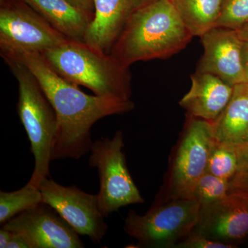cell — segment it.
Here are the masks:
<instances>
[{
    "instance_id": "obj_27",
    "label": "cell",
    "mask_w": 248,
    "mask_h": 248,
    "mask_svg": "<svg viewBox=\"0 0 248 248\" xmlns=\"http://www.w3.org/2000/svg\"><path fill=\"white\" fill-rule=\"evenodd\" d=\"M243 66L245 74L246 83L248 82V42L244 41L242 49Z\"/></svg>"
},
{
    "instance_id": "obj_13",
    "label": "cell",
    "mask_w": 248,
    "mask_h": 248,
    "mask_svg": "<svg viewBox=\"0 0 248 248\" xmlns=\"http://www.w3.org/2000/svg\"><path fill=\"white\" fill-rule=\"evenodd\" d=\"M191 79L190 91L181 99L179 105L189 115L213 122L231 100L234 86L208 73L196 71Z\"/></svg>"
},
{
    "instance_id": "obj_18",
    "label": "cell",
    "mask_w": 248,
    "mask_h": 248,
    "mask_svg": "<svg viewBox=\"0 0 248 248\" xmlns=\"http://www.w3.org/2000/svg\"><path fill=\"white\" fill-rule=\"evenodd\" d=\"M42 203L39 187L31 182L14 192H0V224Z\"/></svg>"
},
{
    "instance_id": "obj_25",
    "label": "cell",
    "mask_w": 248,
    "mask_h": 248,
    "mask_svg": "<svg viewBox=\"0 0 248 248\" xmlns=\"http://www.w3.org/2000/svg\"><path fill=\"white\" fill-rule=\"evenodd\" d=\"M6 248H31L27 239L22 234L13 232Z\"/></svg>"
},
{
    "instance_id": "obj_17",
    "label": "cell",
    "mask_w": 248,
    "mask_h": 248,
    "mask_svg": "<svg viewBox=\"0 0 248 248\" xmlns=\"http://www.w3.org/2000/svg\"><path fill=\"white\" fill-rule=\"evenodd\" d=\"M172 1L191 34L201 37L216 27L223 0H172Z\"/></svg>"
},
{
    "instance_id": "obj_30",
    "label": "cell",
    "mask_w": 248,
    "mask_h": 248,
    "mask_svg": "<svg viewBox=\"0 0 248 248\" xmlns=\"http://www.w3.org/2000/svg\"><path fill=\"white\" fill-rule=\"evenodd\" d=\"M247 83H248V82H247Z\"/></svg>"
},
{
    "instance_id": "obj_12",
    "label": "cell",
    "mask_w": 248,
    "mask_h": 248,
    "mask_svg": "<svg viewBox=\"0 0 248 248\" xmlns=\"http://www.w3.org/2000/svg\"><path fill=\"white\" fill-rule=\"evenodd\" d=\"M200 37L204 53L196 71L213 74L232 86L246 83L242 60L244 41L237 31L215 27Z\"/></svg>"
},
{
    "instance_id": "obj_15",
    "label": "cell",
    "mask_w": 248,
    "mask_h": 248,
    "mask_svg": "<svg viewBox=\"0 0 248 248\" xmlns=\"http://www.w3.org/2000/svg\"><path fill=\"white\" fill-rule=\"evenodd\" d=\"M212 124L218 143L236 148L248 143V83L235 85L231 100Z\"/></svg>"
},
{
    "instance_id": "obj_3",
    "label": "cell",
    "mask_w": 248,
    "mask_h": 248,
    "mask_svg": "<svg viewBox=\"0 0 248 248\" xmlns=\"http://www.w3.org/2000/svg\"><path fill=\"white\" fill-rule=\"evenodd\" d=\"M62 78L96 95L131 100V75L110 53L85 42L68 40L42 54Z\"/></svg>"
},
{
    "instance_id": "obj_26",
    "label": "cell",
    "mask_w": 248,
    "mask_h": 248,
    "mask_svg": "<svg viewBox=\"0 0 248 248\" xmlns=\"http://www.w3.org/2000/svg\"><path fill=\"white\" fill-rule=\"evenodd\" d=\"M71 4L86 12L94 14V0H68Z\"/></svg>"
},
{
    "instance_id": "obj_11",
    "label": "cell",
    "mask_w": 248,
    "mask_h": 248,
    "mask_svg": "<svg viewBox=\"0 0 248 248\" xmlns=\"http://www.w3.org/2000/svg\"><path fill=\"white\" fill-rule=\"evenodd\" d=\"M192 232L234 246L248 236V193L232 192L222 200L201 208Z\"/></svg>"
},
{
    "instance_id": "obj_8",
    "label": "cell",
    "mask_w": 248,
    "mask_h": 248,
    "mask_svg": "<svg viewBox=\"0 0 248 248\" xmlns=\"http://www.w3.org/2000/svg\"><path fill=\"white\" fill-rule=\"evenodd\" d=\"M215 142L212 122L190 115L171 167L166 200H192Z\"/></svg>"
},
{
    "instance_id": "obj_9",
    "label": "cell",
    "mask_w": 248,
    "mask_h": 248,
    "mask_svg": "<svg viewBox=\"0 0 248 248\" xmlns=\"http://www.w3.org/2000/svg\"><path fill=\"white\" fill-rule=\"evenodd\" d=\"M42 202L52 207L79 235L94 244L107 234L108 226L99 208L97 195L87 193L78 186L66 187L48 177L39 185Z\"/></svg>"
},
{
    "instance_id": "obj_21",
    "label": "cell",
    "mask_w": 248,
    "mask_h": 248,
    "mask_svg": "<svg viewBox=\"0 0 248 248\" xmlns=\"http://www.w3.org/2000/svg\"><path fill=\"white\" fill-rule=\"evenodd\" d=\"M248 24V0H223L216 27L239 30Z\"/></svg>"
},
{
    "instance_id": "obj_1",
    "label": "cell",
    "mask_w": 248,
    "mask_h": 248,
    "mask_svg": "<svg viewBox=\"0 0 248 248\" xmlns=\"http://www.w3.org/2000/svg\"><path fill=\"white\" fill-rule=\"evenodd\" d=\"M11 55L32 73L51 104L58 119L52 160L79 159L91 151L93 125L106 117L133 110L132 100L90 95L62 78L42 54L17 51Z\"/></svg>"
},
{
    "instance_id": "obj_2",
    "label": "cell",
    "mask_w": 248,
    "mask_h": 248,
    "mask_svg": "<svg viewBox=\"0 0 248 248\" xmlns=\"http://www.w3.org/2000/svg\"><path fill=\"white\" fill-rule=\"evenodd\" d=\"M193 35L172 0H143L132 13L110 54L126 67L169 58L185 48Z\"/></svg>"
},
{
    "instance_id": "obj_19",
    "label": "cell",
    "mask_w": 248,
    "mask_h": 248,
    "mask_svg": "<svg viewBox=\"0 0 248 248\" xmlns=\"http://www.w3.org/2000/svg\"><path fill=\"white\" fill-rule=\"evenodd\" d=\"M237 171L236 148L215 141L210 152L206 172L231 181Z\"/></svg>"
},
{
    "instance_id": "obj_14",
    "label": "cell",
    "mask_w": 248,
    "mask_h": 248,
    "mask_svg": "<svg viewBox=\"0 0 248 248\" xmlns=\"http://www.w3.org/2000/svg\"><path fill=\"white\" fill-rule=\"evenodd\" d=\"M143 0H94V14L84 42L104 53L112 46L132 13Z\"/></svg>"
},
{
    "instance_id": "obj_10",
    "label": "cell",
    "mask_w": 248,
    "mask_h": 248,
    "mask_svg": "<svg viewBox=\"0 0 248 248\" xmlns=\"http://www.w3.org/2000/svg\"><path fill=\"white\" fill-rule=\"evenodd\" d=\"M22 234L31 248H82L84 243L68 223L48 204L19 214L2 225Z\"/></svg>"
},
{
    "instance_id": "obj_28",
    "label": "cell",
    "mask_w": 248,
    "mask_h": 248,
    "mask_svg": "<svg viewBox=\"0 0 248 248\" xmlns=\"http://www.w3.org/2000/svg\"><path fill=\"white\" fill-rule=\"evenodd\" d=\"M12 232L1 228L0 230V248H6L12 236Z\"/></svg>"
},
{
    "instance_id": "obj_24",
    "label": "cell",
    "mask_w": 248,
    "mask_h": 248,
    "mask_svg": "<svg viewBox=\"0 0 248 248\" xmlns=\"http://www.w3.org/2000/svg\"><path fill=\"white\" fill-rule=\"evenodd\" d=\"M238 156V171L248 169V143L236 148Z\"/></svg>"
},
{
    "instance_id": "obj_6",
    "label": "cell",
    "mask_w": 248,
    "mask_h": 248,
    "mask_svg": "<svg viewBox=\"0 0 248 248\" xmlns=\"http://www.w3.org/2000/svg\"><path fill=\"white\" fill-rule=\"evenodd\" d=\"M124 148L123 133L117 130L112 138L93 142L90 151L89 164L99 173L98 202L106 218L123 207L144 203L127 167Z\"/></svg>"
},
{
    "instance_id": "obj_23",
    "label": "cell",
    "mask_w": 248,
    "mask_h": 248,
    "mask_svg": "<svg viewBox=\"0 0 248 248\" xmlns=\"http://www.w3.org/2000/svg\"><path fill=\"white\" fill-rule=\"evenodd\" d=\"M231 192H244L248 193V169L237 171L230 181Z\"/></svg>"
},
{
    "instance_id": "obj_22",
    "label": "cell",
    "mask_w": 248,
    "mask_h": 248,
    "mask_svg": "<svg viewBox=\"0 0 248 248\" xmlns=\"http://www.w3.org/2000/svg\"><path fill=\"white\" fill-rule=\"evenodd\" d=\"M234 246L209 239L192 232L188 236L179 241L174 248H231Z\"/></svg>"
},
{
    "instance_id": "obj_4",
    "label": "cell",
    "mask_w": 248,
    "mask_h": 248,
    "mask_svg": "<svg viewBox=\"0 0 248 248\" xmlns=\"http://www.w3.org/2000/svg\"><path fill=\"white\" fill-rule=\"evenodd\" d=\"M16 77L19 89L17 112L31 143L35 159L31 184L37 186L50 176V164L58 130V119L51 104L32 73L17 59L1 54Z\"/></svg>"
},
{
    "instance_id": "obj_5",
    "label": "cell",
    "mask_w": 248,
    "mask_h": 248,
    "mask_svg": "<svg viewBox=\"0 0 248 248\" xmlns=\"http://www.w3.org/2000/svg\"><path fill=\"white\" fill-rule=\"evenodd\" d=\"M202 205L194 200H173L155 203L143 215L131 210L124 230L140 247L171 248L195 229Z\"/></svg>"
},
{
    "instance_id": "obj_20",
    "label": "cell",
    "mask_w": 248,
    "mask_h": 248,
    "mask_svg": "<svg viewBox=\"0 0 248 248\" xmlns=\"http://www.w3.org/2000/svg\"><path fill=\"white\" fill-rule=\"evenodd\" d=\"M230 192L229 180L205 172L196 184L192 199L203 206L222 200Z\"/></svg>"
},
{
    "instance_id": "obj_7",
    "label": "cell",
    "mask_w": 248,
    "mask_h": 248,
    "mask_svg": "<svg viewBox=\"0 0 248 248\" xmlns=\"http://www.w3.org/2000/svg\"><path fill=\"white\" fill-rule=\"evenodd\" d=\"M68 38L20 0H0V53L42 54Z\"/></svg>"
},
{
    "instance_id": "obj_29",
    "label": "cell",
    "mask_w": 248,
    "mask_h": 248,
    "mask_svg": "<svg viewBox=\"0 0 248 248\" xmlns=\"http://www.w3.org/2000/svg\"><path fill=\"white\" fill-rule=\"evenodd\" d=\"M237 32L241 40L248 42V24L238 30Z\"/></svg>"
},
{
    "instance_id": "obj_16",
    "label": "cell",
    "mask_w": 248,
    "mask_h": 248,
    "mask_svg": "<svg viewBox=\"0 0 248 248\" xmlns=\"http://www.w3.org/2000/svg\"><path fill=\"white\" fill-rule=\"evenodd\" d=\"M35 10L68 40L84 42L93 14L68 0H20Z\"/></svg>"
}]
</instances>
